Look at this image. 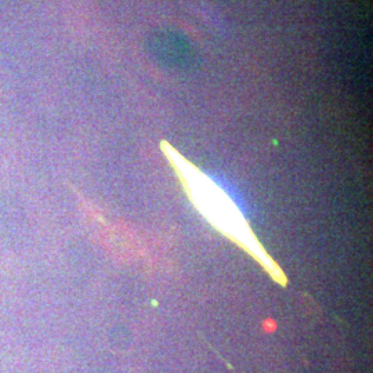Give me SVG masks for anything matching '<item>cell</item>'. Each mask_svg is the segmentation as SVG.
Wrapping results in <instances>:
<instances>
[{
    "label": "cell",
    "mask_w": 373,
    "mask_h": 373,
    "mask_svg": "<svg viewBox=\"0 0 373 373\" xmlns=\"http://www.w3.org/2000/svg\"><path fill=\"white\" fill-rule=\"evenodd\" d=\"M165 151L170 162L178 171L182 184L195 207L218 231L231 238L234 242L242 246L249 254L253 256L271 274L274 279L285 283V275L264 252L257 238L249 228L245 217L240 214L235 203L228 198V195L220 187H217L207 176L200 173L195 166L189 165L174 149H171L170 147H165Z\"/></svg>",
    "instance_id": "obj_1"
}]
</instances>
